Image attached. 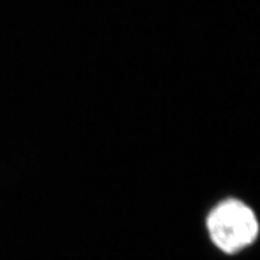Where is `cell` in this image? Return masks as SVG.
Masks as SVG:
<instances>
[{
	"label": "cell",
	"mask_w": 260,
	"mask_h": 260,
	"mask_svg": "<svg viewBox=\"0 0 260 260\" xmlns=\"http://www.w3.org/2000/svg\"><path fill=\"white\" fill-rule=\"evenodd\" d=\"M207 232L217 248L228 254L251 246L259 234L258 218L251 207L236 199L220 201L209 213Z\"/></svg>",
	"instance_id": "6da1fadb"
}]
</instances>
